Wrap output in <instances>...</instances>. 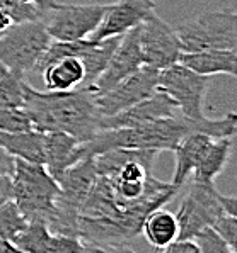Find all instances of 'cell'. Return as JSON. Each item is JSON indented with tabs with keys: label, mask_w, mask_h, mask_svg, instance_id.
Listing matches in <instances>:
<instances>
[{
	"label": "cell",
	"mask_w": 237,
	"mask_h": 253,
	"mask_svg": "<svg viewBox=\"0 0 237 253\" xmlns=\"http://www.w3.org/2000/svg\"><path fill=\"white\" fill-rule=\"evenodd\" d=\"M0 5H3V0H0Z\"/></svg>",
	"instance_id": "cell-33"
},
{
	"label": "cell",
	"mask_w": 237,
	"mask_h": 253,
	"mask_svg": "<svg viewBox=\"0 0 237 253\" xmlns=\"http://www.w3.org/2000/svg\"><path fill=\"white\" fill-rule=\"evenodd\" d=\"M237 116L229 112L220 119L203 118L191 119L181 112L168 118L150 121L135 127H108L96 133L91 139L80 143V157H96L115 148H135V150L174 151L184 136L203 133L212 138L236 136Z\"/></svg>",
	"instance_id": "cell-2"
},
{
	"label": "cell",
	"mask_w": 237,
	"mask_h": 253,
	"mask_svg": "<svg viewBox=\"0 0 237 253\" xmlns=\"http://www.w3.org/2000/svg\"><path fill=\"white\" fill-rule=\"evenodd\" d=\"M79 160V139L63 131H45V167L53 177Z\"/></svg>",
	"instance_id": "cell-18"
},
{
	"label": "cell",
	"mask_w": 237,
	"mask_h": 253,
	"mask_svg": "<svg viewBox=\"0 0 237 253\" xmlns=\"http://www.w3.org/2000/svg\"><path fill=\"white\" fill-rule=\"evenodd\" d=\"M179 192L171 182L150 175L147 190L137 201H121L110 177L98 175L79 211V238L89 252L125 250L142 233L145 217L164 208Z\"/></svg>",
	"instance_id": "cell-1"
},
{
	"label": "cell",
	"mask_w": 237,
	"mask_h": 253,
	"mask_svg": "<svg viewBox=\"0 0 237 253\" xmlns=\"http://www.w3.org/2000/svg\"><path fill=\"white\" fill-rule=\"evenodd\" d=\"M164 253H200L198 247L193 240H179L176 238L174 241H171L168 247L162 248Z\"/></svg>",
	"instance_id": "cell-28"
},
{
	"label": "cell",
	"mask_w": 237,
	"mask_h": 253,
	"mask_svg": "<svg viewBox=\"0 0 237 253\" xmlns=\"http://www.w3.org/2000/svg\"><path fill=\"white\" fill-rule=\"evenodd\" d=\"M142 67H143V58L138 44L137 27H135V29L128 31V33L121 36V40H119L115 53H113V56L108 61L104 72L91 85V90L96 95H101V93L108 92L116 84L125 80L126 77H130L131 73H135Z\"/></svg>",
	"instance_id": "cell-12"
},
{
	"label": "cell",
	"mask_w": 237,
	"mask_h": 253,
	"mask_svg": "<svg viewBox=\"0 0 237 253\" xmlns=\"http://www.w3.org/2000/svg\"><path fill=\"white\" fill-rule=\"evenodd\" d=\"M29 221L22 216L14 201H7L0 206V238L15 241L19 235L28 228Z\"/></svg>",
	"instance_id": "cell-24"
},
{
	"label": "cell",
	"mask_w": 237,
	"mask_h": 253,
	"mask_svg": "<svg viewBox=\"0 0 237 253\" xmlns=\"http://www.w3.org/2000/svg\"><path fill=\"white\" fill-rule=\"evenodd\" d=\"M50 42L52 36L43 21L17 22L0 36V63L14 75L26 79L28 73L38 72Z\"/></svg>",
	"instance_id": "cell-5"
},
{
	"label": "cell",
	"mask_w": 237,
	"mask_h": 253,
	"mask_svg": "<svg viewBox=\"0 0 237 253\" xmlns=\"http://www.w3.org/2000/svg\"><path fill=\"white\" fill-rule=\"evenodd\" d=\"M212 84V77L200 75L181 63H174L159 70L157 90L174 100L178 111L191 119H203L205 97Z\"/></svg>",
	"instance_id": "cell-7"
},
{
	"label": "cell",
	"mask_w": 237,
	"mask_h": 253,
	"mask_svg": "<svg viewBox=\"0 0 237 253\" xmlns=\"http://www.w3.org/2000/svg\"><path fill=\"white\" fill-rule=\"evenodd\" d=\"M219 190L213 184L193 180L176 212L179 240H191L200 229L212 223L224 212L219 201Z\"/></svg>",
	"instance_id": "cell-9"
},
{
	"label": "cell",
	"mask_w": 237,
	"mask_h": 253,
	"mask_svg": "<svg viewBox=\"0 0 237 253\" xmlns=\"http://www.w3.org/2000/svg\"><path fill=\"white\" fill-rule=\"evenodd\" d=\"M14 245L24 253H73L89 252L80 238L55 235L46 228L45 223H29L28 228L15 238Z\"/></svg>",
	"instance_id": "cell-15"
},
{
	"label": "cell",
	"mask_w": 237,
	"mask_h": 253,
	"mask_svg": "<svg viewBox=\"0 0 237 253\" xmlns=\"http://www.w3.org/2000/svg\"><path fill=\"white\" fill-rule=\"evenodd\" d=\"M142 233L155 250L162 252V248L178 238L179 226H178L176 214L164 208H157L145 217L142 224Z\"/></svg>",
	"instance_id": "cell-22"
},
{
	"label": "cell",
	"mask_w": 237,
	"mask_h": 253,
	"mask_svg": "<svg viewBox=\"0 0 237 253\" xmlns=\"http://www.w3.org/2000/svg\"><path fill=\"white\" fill-rule=\"evenodd\" d=\"M234 150V136L227 138H213L210 143L207 153L203 155L201 162L193 172V180L196 182H207L213 184L215 178L224 172L225 165L229 163V158Z\"/></svg>",
	"instance_id": "cell-21"
},
{
	"label": "cell",
	"mask_w": 237,
	"mask_h": 253,
	"mask_svg": "<svg viewBox=\"0 0 237 253\" xmlns=\"http://www.w3.org/2000/svg\"><path fill=\"white\" fill-rule=\"evenodd\" d=\"M46 90H72L82 85L85 68L80 58L63 56L41 70Z\"/></svg>",
	"instance_id": "cell-19"
},
{
	"label": "cell",
	"mask_w": 237,
	"mask_h": 253,
	"mask_svg": "<svg viewBox=\"0 0 237 253\" xmlns=\"http://www.w3.org/2000/svg\"><path fill=\"white\" fill-rule=\"evenodd\" d=\"M157 75L159 70L143 65L108 92L96 97L101 118H111L157 92Z\"/></svg>",
	"instance_id": "cell-11"
},
{
	"label": "cell",
	"mask_w": 237,
	"mask_h": 253,
	"mask_svg": "<svg viewBox=\"0 0 237 253\" xmlns=\"http://www.w3.org/2000/svg\"><path fill=\"white\" fill-rule=\"evenodd\" d=\"M154 10V0H118L115 3H110L101 24L91 34L89 40L123 36L128 31L142 24Z\"/></svg>",
	"instance_id": "cell-13"
},
{
	"label": "cell",
	"mask_w": 237,
	"mask_h": 253,
	"mask_svg": "<svg viewBox=\"0 0 237 253\" xmlns=\"http://www.w3.org/2000/svg\"><path fill=\"white\" fill-rule=\"evenodd\" d=\"M178 63L193 70L200 75H237L236 49H201V51H182Z\"/></svg>",
	"instance_id": "cell-16"
},
{
	"label": "cell",
	"mask_w": 237,
	"mask_h": 253,
	"mask_svg": "<svg viewBox=\"0 0 237 253\" xmlns=\"http://www.w3.org/2000/svg\"><path fill=\"white\" fill-rule=\"evenodd\" d=\"M219 201H220V206H222L225 214L236 216L237 214V199L234 196H222V194H219Z\"/></svg>",
	"instance_id": "cell-31"
},
{
	"label": "cell",
	"mask_w": 237,
	"mask_h": 253,
	"mask_svg": "<svg viewBox=\"0 0 237 253\" xmlns=\"http://www.w3.org/2000/svg\"><path fill=\"white\" fill-rule=\"evenodd\" d=\"M212 228L219 233L220 238H222L232 250L237 252V219H236V216L222 212L212 223Z\"/></svg>",
	"instance_id": "cell-27"
},
{
	"label": "cell",
	"mask_w": 237,
	"mask_h": 253,
	"mask_svg": "<svg viewBox=\"0 0 237 253\" xmlns=\"http://www.w3.org/2000/svg\"><path fill=\"white\" fill-rule=\"evenodd\" d=\"M24 80L0 63V107H22Z\"/></svg>",
	"instance_id": "cell-23"
},
{
	"label": "cell",
	"mask_w": 237,
	"mask_h": 253,
	"mask_svg": "<svg viewBox=\"0 0 237 253\" xmlns=\"http://www.w3.org/2000/svg\"><path fill=\"white\" fill-rule=\"evenodd\" d=\"M182 51L237 49L236 10H210L174 27Z\"/></svg>",
	"instance_id": "cell-6"
},
{
	"label": "cell",
	"mask_w": 237,
	"mask_h": 253,
	"mask_svg": "<svg viewBox=\"0 0 237 253\" xmlns=\"http://www.w3.org/2000/svg\"><path fill=\"white\" fill-rule=\"evenodd\" d=\"M178 107L169 95L162 92H155L147 99L140 100L133 106L126 107L125 111L111 116V118L101 119V129L108 127H135L140 124H147L150 121L168 118V116L178 114Z\"/></svg>",
	"instance_id": "cell-14"
},
{
	"label": "cell",
	"mask_w": 237,
	"mask_h": 253,
	"mask_svg": "<svg viewBox=\"0 0 237 253\" xmlns=\"http://www.w3.org/2000/svg\"><path fill=\"white\" fill-rule=\"evenodd\" d=\"M0 146L14 158L45 165V131L29 129L19 133L0 131Z\"/></svg>",
	"instance_id": "cell-20"
},
{
	"label": "cell",
	"mask_w": 237,
	"mask_h": 253,
	"mask_svg": "<svg viewBox=\"0 0 237 253\" xmlns=\"http://www.w3.org/2000/svg\"><path fill=\"white\" fill-rule=\"evenodd\" d=\"M110 3H55L43 17L48 34L57 41L89 40L98 29Z\"/></svg>",
	"instance_id": "cell-8"
},
{
	"label": "cell",
	"mask_w": 237,
	"mask_h": 253,
	"mask_svg": "<svg viewBox=\"0 0 237 253\" xmlns=\"http://www.w3.org/2000/svg\"><path fill=\"white\" fill-rule=\"evenodd\" d=\"M137 34L145 67L162 70L178 63L179 54L182 53L178 34L174 27L159 17L155 10L137 26Z\"/></svg>",
	"instance_id": "cell-10"
},
{
	"label": "cell",
	"mask_w": 237,
	"mask_h": 253,
	"mask_svg": "<svg viewBox=\"0 0 237 253\" xmlns=\"http://www.w3.org/2000/svg\"><path fill=\"white\" fill-rule=\"evenodd\" d=\"M7 201H12V177L0 175V206Z\"/></svg>",
	"instance_id": "cell-29"
},
{
	"label": "cell",
	"mask_w": 237,
	"mask_h": 253,
	"mask_svg": "<svg viewBox=\"0 0 237 253\" xmlns=\"http://www.w3.org/2000/svg\"><path fill=\"white\" fill-rule=\"evenodd\" d=\"M200 253H236L212 226H205L191 238Z\"/></svg>",
	"instance_id": "cell-26"
},
{
	"label": "cell",
	"mask_w": 237,
	"mask_h": 253,
	"mask_svg": "<svg viewBox=\"0 0 237 253\" xmlns=\"http://www.w3.org/2000/svg\"><path fill=\"white\" fill-rule=\"evenodd\" d=\"M5 252H19V250L12 241L5 240V238H0V253H5Z\"/></svg>",
	"instance_id": "cell-32"
},
{
	"label": "cell",
	"mask_w": 237,
	"mask_h": 253,
	"mask_svg": "<svg viewBox=\"0 0 237 253\" xmlns=\"http://www.w3.org/2000/svg\"><path fill=\"white\" fill-rule=\"evenodd\" d=\"M12 201L29 223L48 224L55 214V202L60 187L53 175L41 163L14 160Z\"/></svg>",
	"instance_id": "cell-4"
},
{
	"label": "cell",
	"mask_w": 237,
	"mask_h": 253,
	"mask_svg": "<svg viewBox=\"0 0 237 253\" xmlns=\"http://www.w3.org/2000/svg\"><path fill=\"white\" fill-rule=\"evenodd\" d=\"M212 136L203 133H191L179 141V145L174 148V157H176V167H174V173L171 178V184L176 189H181L182 185L188 182L191 177L198 163L201 162L203 155L207 153L210 143H212Z\"/></svg>",
	"instance_id": "cell-17"
},
{
	"label": "cell",
	"mask_w": 237,
	"mask_h": 253,
	"mask_svg": "<svg viewBox=\"0 0 237 253\" xmlns=\"http://www.w3.org/2000/svg\"><path fill=\"white\" fill-rule=\"evenodd\" d=\"M24 104L34 129L63 131L80 143L101 131V114L91 88L38 90L24 80Z\"/></svg>",
	"instance_id": "cell-3"
},
{
	"label": "cell",
	"mask_w": 237,
	"mask_h": 253,
	"mask_svg": "<svg viewBox=\"0 0 237 253\" xmlns=\"http://www.w3.org/2000/svg\"><path fill=\"white\" fill-rule=\"evenodd\" d=\"M29 129H34V124L24 107H0V131L19 133Z\"/></svg>",
	"instance_id": "cell-25"
},
{
	"label": "cell",
	"mask_w": 237,
	"mask_h": 253,
	"mask_svg": "<svg viewBox=\"0 0 237 253\" xmlns=\"http://www.w3.org/2000/svg\"><path fill=\"white\" fill-rule=\"evenodd\" d=\"M14 160L12 155H9L0 146V175H12L14 172Z\"/></svg>",
	"instance_id": "cell-30"
}]
</instances>
